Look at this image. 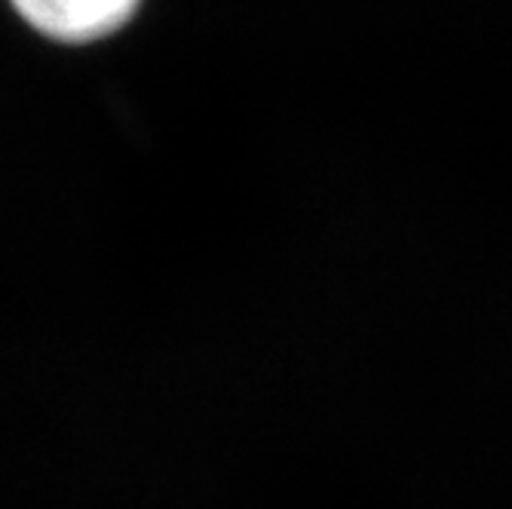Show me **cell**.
<instances>
[{
	"label": "cell",
	"instance_id": "6da1fadb",
	"mask_svg": "<svg viewBox=\"0 0 512 509\" xmlns=\"http://www.w3.org/2000/svg\"><path fill=\"white\" fill-rule=\"evenodd\" d=\"M19 16L40 34L83 43L117 31L138 7V0H13Z\"/></svg>",
	"mask_w": 512,
	"mask_h": 509
}]
</instances>
